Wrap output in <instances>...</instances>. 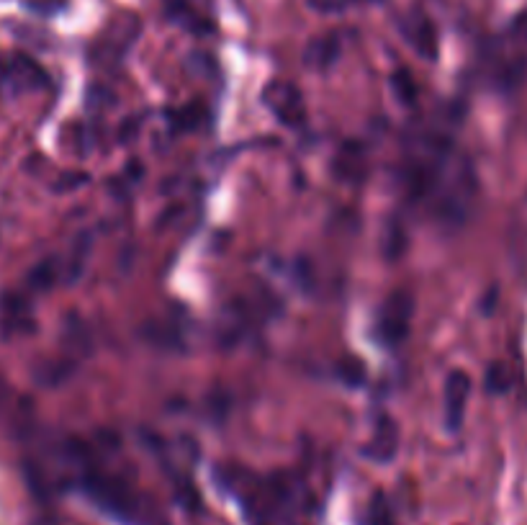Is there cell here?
Listing matches in <instances>:
<instances>
[{"label":"cell","instance_id":"obj_1","mask_svg":"<svg viewBox=\"0 0 527 525\" xmlns=\"http://www.w3.org/2000/svg\"><path fill=\"white\" fill-rule=\"evenodd\" d=\"M83 489L88 497L101 507L103 513L114 515L121 523H129L134 515V500L129 495V489L119 482V479L103 477V474H88L83 479Z\"/></svg>","mask_w":527,"mask_h":525},{"label":"cell","instance_id":"obj_2","mask_svg":"<svg viewBox=\"0 0 527 525\" xmlns=\"http://www.w3.org/2000/svg\"><path fill=\"white\" fill-rule=\"evenodd\" d=\"M414 302L407 291H394L384 302L376 320L378 340L389 348H396L409 335V322H412Z\"/></svg>","mask_w":527,"mask_h":525},{"label":"cell","instance_id":"obj_3","mask_svg":"<svg viewBox=\"0 0 527 525\" xmlns=\"http://www.w3.org/2000/svg\"><path fill=\"white\" fill-rule=\"evenodd\" d=\"M139 31H142V21L134 13H119L114 21H108V26L103 29L101 37H98L93 55L98 57V62L121 60V55L139 37Z\"/></svg>","mask_w":527,"mask_h":525},{"label":"cell","instance_id":"obj_4","mask_svg":"<svg viewBox=\"0 0 527 525\" xmlns=\"http://www.w3.org/2000/svg\"><path fill=\"white\" fill-rule=\"evenodd\" d=\"M263 103L268 111L276 116L286 127H301L306 121V106L304 96L299 93L294 83L286 80H273L263 88Z\"/></svg>","mask_w":527,"mask_h":525},{"label":"cell","instance_id":"obj_5","mask_svg":"<svg viewBox=\"0 0 527 525\" xmlns=\"http://www.w3.org/2000/svg\"><path fill=\"white\" fill-rule=\"evenodd\" d=\"M0 85L11 93L34 91L47 85V73L26 55H11L0 62Z\"/></svg>","mask_w":527,"mask_h":525},{"label":"cell","instance_id":"obj_6","mask_svg":"<svg viewBox=\"0 0 527 525\" xmlns=\"http://www.w3.org/2000/svg\"><path fill=\"white\" fill-rule=\"evenodd\" d=\"M170 19L193 34H211L214 21L209 16L211 0H162Z\"/></svg>","mask_w":527,"mask_h":525},{"label":"cell","instance_id":"obj_7","mask_svg":"<svg viewBox=\"0 0 527 525\" xmlns=\"http://www.w3.org/2000/svg\"><path fill=\"white\" fill-rule=\"evenodd\" d=\"M471 397V379L466 371H453L445 379V425L450 433H458L466 417V405Z\"/></svg>","mask_w":527,"mask_h":525},{"label":"cell","instance_id":"obj_8","mask_svg":"<svg viewBox=\"0 0 527 525\" xmlns=\"http://www.w3.org/2000/svg\"><path fill=\"white\" fill-rule=\"evenodd\" d=\"M399 451V428L389 415H381L373 430L371 441L363 446V456L373 464H389Z\"/></svg>","mask_w":527,"mask_h":525},{"label":"cell","instance_id":"obj_9","mask_svg":"<svg viewBox=\"0 0 527 525\" xmlns=\"http://www.w3.org/2000/svg\"><path fill=\"white\" fill-rule=\"evenodd\" d=\"M404 39L412 42V47L420 52L427 60H435L438 57V31L432 26V21L422 13H412L407 16V21L402 24Z\"/></svg>","mask_w":527,"mask_h":525},{"label":"cell","instance_id":"obj_10","mask_svg":"<svg viewBox=\"0 0 527 525\" xmlns=\"http://www.w3.org/2000/svg\"><path fill=\"white\" fill-rule=\"evenodd\" d=\"M337 57H340V39L335 34H319V37H314L312 42L306 44L301 60H304L306 67L324 73V70H330L335 65Z\"/></svg>","mask_w":527,"mask_h":525},{"label":"cell","instance_id":"obj_11","mask_svg":"<svg viewBox=\"0 0 527 525\" xmlns=\"http://www.w3.org/2000/svg\"><path fill=\"white\" fill-rule=\"evenodd\" d=\"M335 175L342 183L363 181L366 178V152H363V147L355 145V142L342 145L340 155L335 160Z\"/></svg>","mask_w":527,"mask_h":525},{"label":"cell","instance_id":"obj_12","mask_svg":"<svg viewBox=\"0 0 527 525\" xmlns=\"http://www.w3.org/2000/svg\"><path fill=\"white\" fill-rule=\"evenodd\" d=\"M3 322H6V330H31V320H29V307L21 296H6L3 299Z\"/></svg>","mask_w":527,"mask_h":525},{"label":"cell","instance_id":"obj_13","mask_svg":"<svg viewBox=\"0 0 527 525\" xmlns=\"http://www.w3.org/2000/svg\"><path fill=\"white\" fill-rule=\"evenodd\" d=\"M57 284V260H42L34 271L29 273V289L47 291Z\"/></svg>","mask_w":527,"mask_h":525},{"label":"cell","instance_id":"obj_14","mask_svg":"<svg viewBox=\"0 0 527 525\" xmlns=\"http://www.w3.org/2000/svg\"><path fill=\"white\" fill-rule=\"evenodd\" d=\"M512 389V374L504 363H492L486 371V392L507 394Z\"/></svg>","mask_w":527,"mask_h":525},{"label":"cell","instance_id":"obj_15","mask_svg":"<svg viewBox=\"0 0 527 525\" xmlns=\"http://www.w3.org/2000/svg\"><path fill=\"white\" fill-rule=\"evenodd\" d=\"M391 88L402 103H414V98H417V85H414V78L407 70H396L391 75Z\"/></svg>","mask_w":527,"mask_h":525},{"label":"cell","instance_id":"obj_16","mask_svg":"<svg viewBox=\"0 0 527 525\" xmlns=\"http://www.w3.org/2000/svg\"><path fill=\"white\" fill-rule=\"evenodd\" d=\"M368 523L371 525H394V515H391V507L386 502V497L381 492H376L368 507Z\"/></svg>","mask_w":527,"mask_h":525},{"label":"cell","instance_id":"obj_17","mask_svg":"<svg viewBox=\"0 0 527 525\" xmlns=\"http://www.w3.org/2000/svg\"><path fill=\"white\" fill-rule=\"evenodd\" d=\"M340 376L345 379V384L355 387V384L363 381V366H360V361H355V358H348V361L340 363Z\"/></svg>","mask_w":527,"mask_h":525},{"label":"cell","instance_id":"obj_18","mask_svg":"<svg viewBox=\"0 0 527 525\" xmlns=\"http://www.w3.org/2000/svg\"><path fill=\"white\" fill-rule=\"evenodd\" d=\"M317 11H340V8H345L348 3H353V0H309Z\"/></svg>","mask_w":527,"mask_h":525},{"label":"cell","instance_id":"obj_19","mask_svg":"<svg viewBox=\"0 0 527 525\" xmlns=\"http://www.w3.org/2000/svg\"><path fill=\"white\" fill-rule=\"evenodd\" d=\"M31 525H57L52 518H36Z\"/></svg>","mask_w":527,"mask_h":525},{"label":"cell","instance_id":"obj_20","mask_svg":"<svg viewBox=\"0 0 527 525\" xmlns=\"http://www.w3.org/2000/svg\"><path fill=\"white\" fill-rule=\"evenodd\" d=\"M255 525H276V523H273V520H270V518H265V520H258V523H255Z\"/></svg>","mask_w":527,"mask_h":525}]
</instances>
